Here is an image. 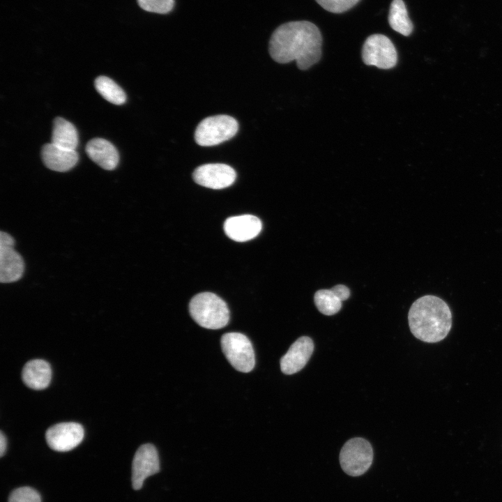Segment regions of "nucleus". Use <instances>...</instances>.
<instances>
[{"instance_id":"nucleus-1","label":"nucleus","mask_w":502,"mask_h":502,"mask_svg":"<svg viewBox=\"0 0 502 502\" xmlns=\"http://www.w3.org/2000/svg\"><path fill=\"white\" fill-rule=\"evenodd\" d=\"M322 36L319 28L309 21H294L279 26L269 40V54L279 63L296 61L305 70L321 56Z\"/></svg>"},{"instance_id":"nucleus-9","label":"nucleus","mask_w":502,"mask_h":502,"mask_svg":"<svg viewBox=\"0 0 502 502\" xmlns=\"http://www.w3.org/2000/svg\"><path fill=\"white\" fill-rule=\"evenodd\" d=\"M84 430L77 423H60L49 427L45 439L49 447L56 451L66 452L77 446L83 440Z\"/></svg>"},{"instance_id":"nucleus-18","label":"nucleus","mask_w":502,"mask_h":502,"mask_svg":"<svg viewBox=\"0 0 502 502\" xmlns=\"http://www.w3.org/2000/svg\"><path fill=\"white\" fill-rule=\"evenodd\" d=\"M51 143L66 149L75 150L78 145V134L75 127L62 117L55 118Z\"/></svg>"},{"instance_id":"nucleus-20","label":"nucleus","mask_w":502,"mask_h":502,"mask_svg":"<svg viewBox=\"0 0 502 502\" xmlns=\"http://www.w3.org/2000/svg\"><path fill=\"white\" fill-rule=\"evenodd\" d=\"M95 87L98 92L107 101L120 105L126 100L123 90L112 79L106 76H99L95 80Z\"/></svg>"},{"instance_id":"nucleus-24","label":"nucleus","mask_w":502,"mask_h":502,"mask_svg":"<svg viewBox=\"0 0 502 502\" xmlns=\"http://www.w3.org/2000/svg\"><path fill=\"white\" fill-rule=\"evenodd\" d=\"M6 450V438L2 432H0V455L3 457Z\"/></svg>"},{"instance_id":"nucleus-6","label":"nucleus","mask_w":502,"mask_h":502,"mask_svg":"<svg viewBox=\"0 0 502 502\" xmlns=\"http://www.w3.org/2000/svg\"><path fill=\"white\" fill-rule=\"evenodd\" d=\"M221 347L225 357L236 370L249 372L253 370L255 356L247 336L240 333H225L221 337Z\"/></svg>"},{"instance_id":"nucleus-21","label":"nucleus","mask_w":502,"mask_h":502,"mask_svg":"<svg viewBox=\"0 0 502 502\" xmlns=\"http://www.w3.org/2000/svg\"><path fill=\"white\" fill-rule=\"evenodd\" d=\"M139 7L145 11L158 14H167L174 7V0H137Z\"/></svg>"},{"instance_id":"nucleus-22","label":"nucleus","mask_w":502,"mask_h":502,"mask_svg":"<svg viewBox=\"0 0 502 502\" xmlns=\"http://www.w3.org/2000/svg\"><path fill=\"white\" fill-rule=\"evenodd\" d=\"M8 502H41V498L36 489L29 487H22L11 492Z\"/></svg>"},{"instance_id":"nucleus-5","label":"nucleus","mask_w":502,"mask_h":502,"mask_svg":"<svg viewBox=\"0 0 502 502\" xmlns=\"http://www.w3.org/2000/svg\"><path fill=\"white\" fill-rule=\"evenodd\" d=\"M373 461V450L370 442L356 437L347 441L340 452V462L343 471L351 476L364 474Z\"/></svg>"},{"instance_id":"nucleus-3","label":"nucleus","mask_w":502,"mask_h":502,"mask_svg":"<svg viewBox=\"0 0 502 502\" xmlns=\"http://www.w3.org/2000/svg\"><path fill=\"white\" fill-rule=\"evenodd\" d=\"M192 318L200 326L208 329H220L227 325L229 311L227 303L211 292L195 295L189 304Z\"/></svg>"},{"instance_id":"nucleus-19","label":"nucleus","mask_w":502,"mask_h":502,"mask_svg":"<svg viewBox=\"0 0 502 502\" xmlns=\"http://www.w3.org/2000/svg\"><path fill=\"white\" fill-rule=\"evenodd\" d=\"M388 23L394 31L404 36L412 33L413 25L402 0H393L389 10Z\"/></svg>"},{"instance_id":"nucleus-4","label":"nucleus","mask_w":502,"mask_h":502,"mask_svg":"<svg viewBox=\"0 0 502 502\" xmlns=\"http://www.w3.org/2000/svg\"><path fill=\"white\" fill-rule=\"evenodd\" d=\"M238 123L232 116L216 115L203 119L195 132V139L201 146L220 144L232 138L238 132Z\"/></svg>"},{"instance_id":"nucleus-17","label":"nucleus","mask_w":502,"mask_h":502,"mask_svg":"<svg viewBox=\"0 0 502 502\" xmlns=\"http://www.w3.org/2000/svg\"><path fill=\"white\" fill-rule=\"evenodd\" d=\"M52 370L50 364L42 359L28 361L22 372L24 384L34 390L46 388L51 381Z\"/></svg>"},{"instance_id":"nucleus-16","label":"nucleus","mask_w":502,"mask_h":502,"mask_svg":"<svg viewBox=\"0 0 502 502\" xmlns=\"http://www.w3.org/2000/svg\"><path fill=\"white\" fill-rule=\"evenodd\" d=\"M86 152L91 160L104 169L113 170L119 163V156L116 149L105 139H91L86 145Z\"/></svg>"},{"instance_id":"nucleus-15","label":"nucleus","mask_w":502,"mask_h":502,"mask_svg":"<svg viewBox=\"0 0 502 502\" xmlns=\"http://www.w3.org/2000/svg\"><path fill=\"white\" fill-rule=\"evenodd\" d=\"M350 296L349 289L344 284H337L330 289H320L314 296V304L323 314L331 316L342 307V302Z\"/></svg>"},{"instance_id":"nucleus-11","label":"nucleus","mask_w":502,"mask_h":502,"mask_svg":"<svg viewBox=\"0 0 502 502\" xmlns=\"http://www.w3.org/2000/svg\"><path fill=\"white\" fill-rule=\"evenodd\" d=\"M160 471V462L155 447L143 444L137 450L132 464V484L135 489L142 488L144 481Z\"/></svg>"},{"instance_id":"nucleus-7","label":"nucleus","mask_w":502,"mask_h":502,"mask_svg":"<svg viewBox=\"0 0 502 502\" xmlns=\"http://www.w3.org/2000/svg\"><path fill=\"white\" fill-rule=\"evenodd\" d=\"M362 59L367 66L390 69L397 64V54L393 43L387 36L372 34L367 38L363 45Z\"/></svg>"},{"instance_id":"nucleus-2","label":"nucleus","mask_w":502,"mask_h":502,"mask_svg":"<svg viewBox=\"0 0 502 502\" xmlns=\"http://www.w3.org/2000/svg\"><path fill=\"white\" fill-rule=\"evenodd\" d=\"M409 326L417 339L428 343L443 340L452 326V313L448 304L433 295L423 296L411 305Z\"/></svg>"},{"instance_id":"nucleus-23","label":"nucleus","mask_w":502,"mask_h":502,"mask_svg":"<svg viewBox=\"0 0 502 502\" xmlns=\"http://www.w3.org/2000/svg\"><path fill=\"white\" fill-rule=\"evenodd\" d=\"M323 8L333 13H342L351 9L360 0H315Z\"/></svg>"},{"instance_id":"nucleus-14","label":"nucleus","mask_w":502,"mask_h":502,"mask_svg":"<svg viewBox=\"0 0 502 502\" xmlns=\"http://www.w3.org/2000/svg\"><path fill=\"white\" fill-rule=\"evenodd\" d=\"M41 155L44 165L48 169L59 172L71 169L79 158L75 150L66 149L52 143L43 146Z\"/></svg>"},{"instance_id":"nucleus-10","label":"nucleus","mask_w":502,"mask_h":502,"mask_svg":"<svg viewBox=\"0 0 502 502\" xmlns=\"http://www.w3.org/2000/svg\"><path fill=\"white\" fill-rule=\"evenodd\" d=\"M192 177L197 184L215 190L231 185L236 180L235 170L222 163H209L197 167Z\"/></svg>"},{"instance_id":"nucleus-12","label":"nucleus","mask_w":502,"mask_h":502,"mask_svg":"<svg viewBox=\"0 0 502 502\" xmlns=\"http://www.w3.org/2000/svg\"><path fill=\"white\" fill-rule=\"evenodd\" d=\"M314 351L312 340L307 336L297 339L280 359V369L285 374H293L301 370L310 360Z\"/></svg>"},{"instance_id":"nucleus-8","label":"nucleus","mask_w":502,"mask_h":502,"mask_svg":"<svg viewBox=\"0 0 502 502\" xmlns=\"http://www.w3.org/2000/svg\"><path fill=\"white\" fill-rule=\"evenodd\" d=\"M15 239L9 234L0 233V281L10 283L23 275L24 263L22 256L15 251Z\"/></svg>"},{"instance_id":"nucleus-13","label":"nucleus","mask_w":502,"mask_h":502,"mask_svg":"<svg viewBox=\"0 0 502 502\" xmlns=\"http://www.w3.org/2000/svg\"><path fill=\"white\" fill-rule=\"evenodd\" d=\"M261 220L252 215H243L227 218L224 223V231L231 239L244 242L255 238L261 231Z\"/></svg>"}]
</instances>
